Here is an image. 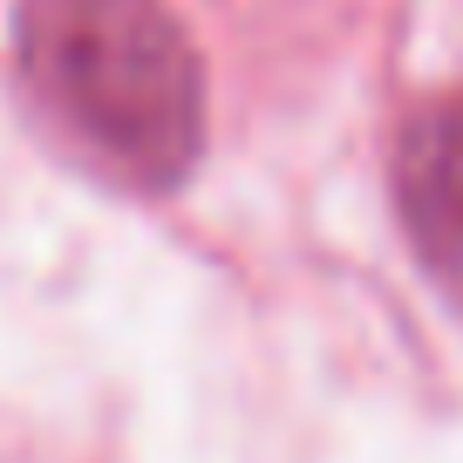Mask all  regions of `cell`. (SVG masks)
<instances>
[{
  "label": "cell",
  "mask_w": 463,
  "mask_h": 463,
  "mask_svg": "<svg viewBox=\"0 0 463 463\" xmlns=\"http://www.w3.org/2000/svg\"><path fill=\"white\" fill-rule=\"evenodd\" d=\"M395 212L436 287L463 300V89L430 96L395 137Z\"/></svg>",
  "instance_id": "cell-2"
},
{
  "label": "cell",
  "mask_w": 463,
  "mask_h": 463,
  "mask_svg": "<svg viewBox=\"0 0 463 463\" xmlns=\"http://www.w3.org/2000/svg\"><path fill=\"white\" fill-rule=\"evenodd\" d=\"M14 61L61 144L130 191L204 157V61L164 0H21Z\"/></svg>",
  "instance_id": "cell-1"
}]
</instances>
